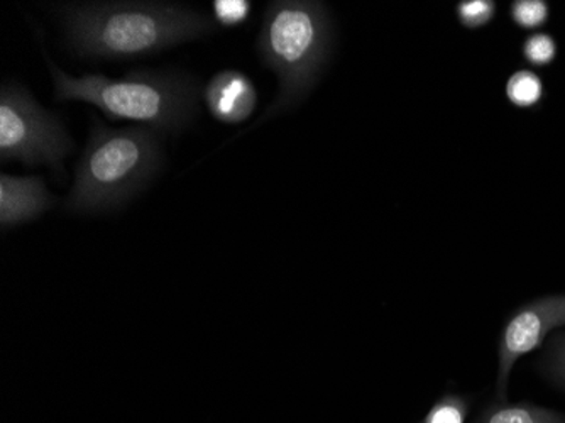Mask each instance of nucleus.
<instances>
[{
	"instance_id": "0eeeda50",
	"label": "nucleus",
	"mask_w": 565,
	"mask_h": 423,
	"mask_svg": "<svg viewBox=\"0 0 565 423\" xmlns=\"http://www.w3.org/2000/svg\"><path fill=\"white\" fill-rule=\"evenodd\" d=\"M209 113L224 124H241L249 119L258 104V94L249 76L236 70H225L212 76L203 88Z\"/></svg>"
},
{
	"instance_id": "9b49d317",
	"label": "nucleus",
	"mask_w": 565,
	"mask_h": 423,
	"mask_svg": "<svg viewBox=\"0 0 565 423\" xmlns=\"http://www.w3.org/2000/svg\"><path fill=\"white\" fill-rule=\"evenodd\" d=\"M469 400L460 394H444L420 423H466Z\"/></svg>"
},
{
	"instance_id": "6e6552de",
	"label": "nucleus",
	"mask_w": 565,
	"mask_h": 423,
	"mask_svg": "<svg viewBox=\"0 0 565 423\" xmlns=\"http://www.w3.org/2000/svg\"><path fill=\"white\" fill-rule=\"evenodd\" d=\"M55 202L41 177H0V224L4 229L34 221Z\"/></svg>"
},
{
	"instance_id": "f03ea898",
	"label": "nucleus",
	"mask_w": 565,
	"mask_h": 423,
	"mask_svg": "<svg viewBox=\"0 0 565 423\" xmlns=\"http://www.w3.org/2000/svg\"><path fill=\"white\" fill-rule=\"evenodd\" d=\"M163 160L161 133L149 127L113 129L92 117L90 136L78 163L66 209L100 214L119 209L141 192Z\"/></svg>"
},
{
	"instance_id": "f8f14e48",
	"label": "nucleus",
	"mask_w": 565,
	"mask_h": 423,
	"mask_svg": "<svg viewBox=\"0 0 565 423\" xmlns=\"http://www.w3.org/2000/svg\"><path fill=\"white\" fill-rule=\"evenodd\" d=\"M548 4L544 0H516L510 8V15L522 30H539L547 22Z\"/></svg>"
},
{
	"instance_id": "9d476101",
	"label": "nucleus",
	"mask_w": 565,
	"mask_h": 423,
	"mask_svg": "<svg viewBox=\"0 0 565 423\" xmlns=\"http://www.w3.org/2000/svg\"><path fill=\"white\" fill-rule=\"evenodd\" d=\"M507 97L510 104L520 109H532L541 104L544 98L545 88L541 76L532 70H519L508 78Z\"/></svg>"
},
{
	"instance_id": "20e7f679",
	"label": "nucleus",
	"mask_w": 565,
	"mask_h": 423,
	"mask_svg": "<svg viewBox=\"0 0 565 423\" xmlns=\"http://www.w3.org/2000/svg\"><path fill=\"white\" fill-rule=\"evenodd\" d=\"M332 40V21L322 2L279 0L268 6L258 51L278 75L279 94L254 127L307 97L329 60Z\"/></svg>"
},
{
	"instance_id": "7ed1b4c3",
	"label": "nucleus",
	"mask_w": 565,
	"mask_h": 423,
	"mask_svg": "<svg viewBox=\"0 0 565 423\" xmlns=\"http://www.w3.org/2000/svg\"><path fill=\"white\" fill-rule=\"evenodd\" d=\"M47 60V59H46ZM56 101L94 104L109 119H127L158 133H178L196 113L199 85L182 73L131 72L120 78L72 76L47 60Z\"/></svg>"
},
{
	"instance_id": "ddd939ff",
	"label": "nucleus",
	"mask_w": 565,
	"mask_h": 423,
	"mask_svg": "<svg viewBox=\"0 0 565 423\" xmlns=\"http://www.w3.org/2000/svg\"><path fill=\"white\" fill-rule=\"evenodd\" d=\"M457 19L468 30H479L490 24L497 14L493 0H462L456 8Z\"/></svg>"
},
{
	"instance_id": "1a4fd4ad",
	"label": "nucleus",
	"mask_w": 565,
	"mask_h": 423,
	"mask_svg": "<svg viewBox=\"0 0 565 423\" xmlns=\"http://www.w3.org/2000/svg\"><path fill=\"white\" fill-rule=\"evenodd\" d=\"M476 423H565V415L532 403L497 402Z\"/></svg>"
},
{
	"instance_id": "f257e3e1",
	"label": "nucleus",
	"mask_w": 565,
	"mask_h": 423,
	"mask_svg": "<svg viewBox=\"0 0 565 423\" xmlns=\"http://www.w3.org/2000/svg\"><path fill=\"white\" fill-rule=\"evenodd\" d=\"M63 19L70 47L82 59H142L215 30L202 12L164 2L66 4Z\"/></svg>"
},
{
	"instance_id": "39448f33",
	"label": "nucleus",
	"mask_w": 565,
	"mask_h": 423,
	"mask_svg": "<svg viewBox=\"0 0 565 423\" xmlns=\"http://www.w3.org/2000/svg\"><path fill=\"white\" fill-rule=\"evenodd\" d=\"M73 141L62 120L47 113L21 85L0 88V160L62 170Z\"/></svg>"
},
{
	"instance_id": "4468645a",
	"label": "nucleus",
	"mask_w": 565,
	"mask_h": 423,
	"mask_svg": "<svg viewBox=\"0 0 565 423\" xmlns=\"http://www.w3.org/2000/svg\"><path fill=\"white\" fill-rule=\"evenodd\" d=\"M523 56L533 66H548L557 56V41L547 33H535L526 38Z\"/></svg>"
},
{
	"instance_id": "423d86ee",
	"label": "nucleus",
	"mask_w": 565,
	"mask_h": 423,
	"mask_svg": "<svg viewBox=\"0 0 565 423\" xmlns=\"http://www.w3.org/2000/svg\"><path fill=\"white\" fill-rule=\"evenodd\" d=\"M565 326V295H548L522 305L504 324L498 340V402H507L511 369L535 351L552 330Z\"/></svg>"
},
{
	"instance_id": "dca6fc26",
	"label": "nucleus",
	"mask_w": 565,
	"mask_h": 423,
	"mask_svg": "<svg viewBox=\"0 0 565 423\" xmlns=\"http://www.w3.org/2000/svg\"><path fill=\"white\" fill-rule=\"evenodd\" d=\"M542 366L552 380L565 387V332L557 334L552 339Z\"/></svg>"
},
{
	"instance_id": "2eb2a0df",
	"label": "nucleus",
	"mask_w": 565,
	"mask_h": 423,
	"mask_svg": "<svg viewBox=\"0 0 565 423\" xmlns=\"http://www.w3.org/2000/svg\"><path fill=\"white\" fill-rule=\"evenodd\" d=\"M214 21L224 28L243 24L250 14V2L247 0H215L212 4Z\"/></svg>"
}]
</instances>
